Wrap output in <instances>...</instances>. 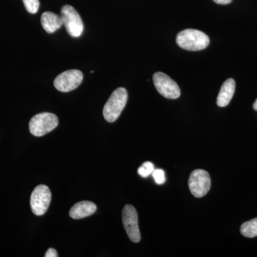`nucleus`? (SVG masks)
Here are the masks:
<instances>
[{"instance_id": "obj_12", "label": "nucleus", "mask_w": 257, "mask_h": 257, "mask_svg": "<svg viewBox=\"0 0 257 257\" xmlns=\"http://www.w3.org/2000/svg\"><path fill=\"white\" fill-rule=\"evenodd\" d=\"M42 28L47 33H54L63 25L62 18L55 13L45 12L41 17Z\"/></svg>"}, {"instance_id": "obj_5", "label": "nucleus", "mask_w": 257, "mask_h": 257, "mask_svg": "<svg viewBox=\"0 0 257 257\" xmlns=\"http://www.w3.org/2000/svg\"><path fill=\"white\" fill-rule=\"evenodd\" d=\"M52 194L46 185H38L34 189L30 198L32 212L37 216H42L47 212L50 206Z\"/></svg>"}, {"instance_id": "obj_13", "label": "nucleus", "mask_w": 257, "mask_h": 257, "mask_svg": "<svg viewBox=\"0 0 257 257\" xmlns=\"http://www.w3.org/2000/svg\"><path fill=\"white\" fill-rule=\"evenodd\" d=\"M240 230H241V234L245 237H256L257 236V218L243 223Z\"/></svg>"}, {"instance_id": "obj_17", "label": "nucleus", "mask_w": 257, "mask_h": 257, "mask_svg": "<svg viewBox=\"0 0 257 257\" xmlns=\"http://www.w3.org/2000/svg\"><path fill=\"white\" fill-rule=\"evenodd\" d=\"M45 257H57L58 256V254H57V251H56L55 248H50L47 250L46 253L45 255Z\"/></svg>"}, {"instance_id": "obj_10", "label": "nucleus", "mask_w": 257, "mask_h": 257, "mask_svg": "<svg viewBox=\"0 0 257 257\" xmlns=\"http://www.w3.org/2000/svg\"><path fill=\"white\" fill-rule=\"evenodd\" d=\"M96 210L94 203L89 201H83L74 204L69 211V216L74 219H80L94 214Z\"/></svg>"}, {"instance_id": "obj_11", "label": "nucleus", "mask_w": 257, "mask_h": 257, "mask_svg": "<svg viewBox=\"0 0 257 257\" xmlns=\"http://www.w3.org/2000/svg\"><path fill=\"white\" fill-rule=\"evenodd\" d=\"M236 84L233 79H228L221 86L220 92L216 99V104L220 107H224L229 104L235 92Z\"/></svg>"}, {"instance_id": "obj_14", "label": "nucleus", "mask_w": 257, "mask_h": 257, "mask_svg": "<svg viewBox=\"0 0 257 257\" xmlns=\"http://www.w3.org/2000/svg\"><path fill=\"white\" fill-rule=\"evenodd\" d=\"M154 171H155V166L153 164L150 162H146L138 169V172L141 177L146 178L150 175H152Z\"/></svg>"}, {"instance_id": "obj_7", "label": "nucleus", "mask_w": 257, "mask_h": 257, "mask_svg": "<svg viewBox=\"0 0 257 257\" xmlns=\"http://www.w3.org/2000/svg\"><path fill=\"white\" fill-rule=\"evenodd\" d=\"M154 84L161 95L167 99H175L180 96L181 91L178 84L162 72H157L153 76Z\"/></svg>"}, {"instance_id": "obj_18", "label": "nucleus", "mask_w": 257, "mask_h": 257, "mask_svg": "<svg viewBox=\"0 0 257 257\" xmlns=\"http://www.w3.org/2000/svg\"><path fill=\"white\" fill-rule=\"evenodd\" d=\"M213 1L216 4L225 5L230 4L232 0H213Z\"/></svg>"}, {"instance_id": "obj_1", "label": "nucleus", "mask_w": 257, "mask_h": 257, "mask_svg": "<svg viewBox=\"0 0 257 257\" xmlns=\"http://www.w3.org/2000/svg\"><path fill=\"white\" fill-rule=\"evenodd\" d=\"M176 41L181 48L189 51L203 50L209 45V37L205 33L193 29L179 32Z\"/></svg>"}, {"instance_id": "obj_2", "label": "nucleus", "mask_w": 257, "mask_h": 257, "mask_svg": "<svg viewBox=\"0 0 257 257\" xmlns=\"http://www.w3.org/2000/svg\"><path fill=\"white\" fill-rule=\"evenodd\" d=\"M127 99V91L124 88H117L113 92L103 109V115L106 121L114 122L119 117L126 106Z\"/></svg>"}, {"instance_id": "obj_8", "label": "nucleus", "mask_w": 257, "mask_h": 257, "mask_svg": "<svg viewBox=\"0 0 257 257\" xmlns=\"http://www.w3.org/2000/svg\"><path fill=\"white\" fill-rule=\"evenodd\" d=\"M83 80V74L77 69H70L59 74L54 82L57 90L69 92L79 87Z\"/></svg>"}, {"instance_id": "obj_6", "label": "nucleus", "mask_w": 257, "mask_h": 257, "mask_svg": "<svg viewBox=\"0 0 257 257\" xmlns=\"http://www.w3.org/2000/svg\"><path fill=\"white\" fill-rule=\"evenodd\" d=\"M189 187L193 196L197 198L204 197L211 188V178L207 171H193L189 179Z\"/></svg>"}, {"instance_id": "obj_4", "label": "nucleus", "mask_w": 257, "mask_h": 257, "mask_svg": "<svg viewBox=\"0 0 257 257\" xmlns=\"http://www.w3.org/2000/svg\"><path fill=\"white\" fill-rule=\"evenodd\" d=\"M61 18L70 36L79 37L84 30V25L80 16L73 7L64 5L61 10Z\"/></svg>"}, {"instance_id": "obj_16", "label": "nucleus", "mask_w": 257, "mask_h": 257, "mask_svg": "<svg viewBox=\"0 0 257 257\" xmlns=\"http://www.w3.org/2000/svg\"><path fill=\"white\" fill-rule=\"evenodd\" d=\"M152 176L157 184L161 185V184L165 183L166 181L165 171L161 170V169H157L154 171Z\"/></svg>"}, {"instance_id": "obj_3", "label": "nucleus", "mask_w": 257, "mask_h": 257, "mask_svg": "<svg viewBox=\"0 0 257 257\" xmlns=\"http://www.w3.org/2000/svg\"><path fill=\"white\" fill-rule=\"evenodd\" d=\"M58 118L55 114L42 112L34 116L30 120L29 127L32 135L42 137L58 126Z\"/></svg>"}, {"instance_id": "obj_15", "label": "nucleus", "mask_w": 257, "mask_h": 257, "mask_svg": "<svg viewBox=\"0 0 257 257\" xmlns=\"http://www.w3.org/2000/svg\"><path fill=\"white\" fill-rule=\"evenodd\" d=\"M25 8L28 13L35 14L40 8V1L39 0H23Z\"/></svg>"}, {"instance_id": "obj_9", "label": "nucleus", "mask_w": 257, "mask_h": 257, "mask_svg": "<svg viewBox=\"0 0 257 257\" xmlns=\"http://www.w3.org/2000/svg\"><path fill=\"white\" fill-rule=\"evenodd\" d=\"M122 221L128 238L133 242L138 243L141 239V234L139 229L138 212L133 205L127 204L124 207Z\"/></svg>"}, {"instance_id": "obj_19", "label": "nucleus", "mask_w": 257, "mask_h": 257, "mask_svg": "<svg viewBox=\"0 0 257 257\" xmlns=\"http://www.w3.org/2000/svg\"><path fill=\"white\" fill-rule=\"evenodd\" d=\"M253 109H254V110L257 111V99H256V100L255 101V102L253 103Z\"/></svg>"}]
</instances>
